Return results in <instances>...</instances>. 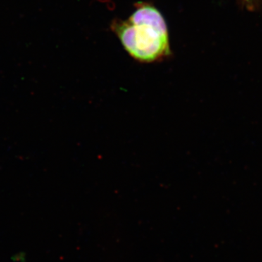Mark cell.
Returning <instances> with one entry per match:
<instances>
[{
	"label": "cell",
	"instance_id": "cell-2",
	"mask_svg": "<svg viewBox=\"0 0 262 262\" xmlns=\"http://www.w3.org/2000/svg\"><path fill=\"white\" fill-rule=\"evenodd\" d=\"M253 0H246V2H247V3H251H251H253Z\"/></svg>",
	"mask_w": 262,
	"mask_h": 262
},
{
	"label": "cell",
	"instance_id": "cell-1",
	"mask_svg": "<svg viewBox=\"0 0 262 262\" xmlns=\"http://www.w3.org/2000/svg\"><path fill=\"white\" fill-rule=\"evenodd\" d=\"M115 29L124 48L137 61L151 63L170 53L165 19L151 5H139L128 19L117 24Z\"/></svg>",
	"mask_w": 262,
	"mask_h": 262
}]
</instances>
